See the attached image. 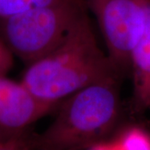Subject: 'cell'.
<instances>
[{
    "label": "cell",
    "mask_w": 150,
    "mask_h": 150,
    "mask_svg": "<svg viewBox=\"0 0 150 150\" xmlns=\"http://www.w3.org/2000/svg\"><path fill=\"white\" fill-rule=\"evenodd\" d=\"M59 0H0V18L13 16Z\"/></svg>",
    "instance_id": "cell-8"
},
{
    "label": "cell",
    "mask_w": 150,
    "mask_h": 150,
    "mask_svg": "<svg viewBox=\"0 0 150 150\" xmlns=\"http://www.w3.org/2000/svg\"><path fill=\"white\" fill-rule=\"evenodd\" d=\"M4 141H5V140H3V139H2V138L0 137V145L3 144V142H4Z\"/></svg>",
    "instance_id": "cell-12"
},
{
    "label": "cell",
    "mask_w": 150,
    "mask_h": 150,
    "mask_svg": "<svg viewBox=\"0 0 150 150\" xmlns=\"http://www.w3.org/2000/svg\"><path fill=\"white\" fill-rule=\"evenodd\" d=\"M0 150H36L35 135L29 129L4 141L0 145Z\"/></svg>",
    "instance_id": "cell-9"
},
{
    "label": "cell",
    "mask_w": 150,
    "mask_h": 150,
    "mask_svg": "<svg viewBox=\"0 0 150 150\" xmlns=\"http://www.w3.org/2000/svg\"><path fill=\"white\" fill-rule=\"evenodd\" d=\"M87 150H117L115 146L112 143V139H108L102 141L98 144H96L91 148L88 149Z\"/></svg>",
    "instance_id": "cell-11"
},
{
    "label": "cell",
    "mask_w": 150,
    "mask_h": 150,
    "mask_svg": "<svg viewBox=\"0 0 150 150\" xmlns=\"http://www.w3.org/2000/svg\"><path fill=\"white\" fill-rule=\"evenodd\" d=\"M82 1L96 18L117 73L130 72V55L144 30L149 0Z\"/></svg>",
    "instance_id": "cell-4"
},
{
    "label": "cell",
    "mask_w": 150,
    "mask_h": 150,
    "mask_svg": "<svg viewBox=\"0 0 150 150\" xmlns=\"http://www.w3.org/2000/svg\"><path fill=\"white\" fill-rule=\"evenodd\" d=\"M134 104L137 111L150 108V0L148 2L144 30L130 55Z\"/></svg>",
    "instance_id": "cell-6"
},
{
    "label": "cell",
    "mask_w": 150,
    "mask_h": 150,
    "mask_svg": "<svg viewBox=\"0 0 150 150\" xmlns=\"http://www.w3.org/2000/svg\"><path fill=\"white\" fill-rule=\"evenodd\" d=\"M86 10L82 0H59L0 18V37L28 65L55 48Z\"/></svg>",
    "instance_id": "cell-3"
},
{
    "label": "cell",
    "mask_w": 150,
    "mask_h": 150,
    "mask_svg": "<svg viewBox=\"0 0 150 150\" xmlns=\"http://www.w3.org/2000/svg\"><path fill=\"white\" fill-rule=\"evenodd\" d=\"M117 150H150V134L139 127H130L112 139Z\"/></svg>",
    "instance_id": "cell-7"
},
{
    "label": "cell",
    "mask_w": 150,
    "mask_h": 150,
    "mask_svg": "<svg viewBox=\"0 0 150 150\" xmlns=\"http://www.w3.org/2000/svg\"><path fill=\"white\" fill-rule=\"evenodd\" d=\"M54 107L39 100L23 84L0 74V137L3 140L23 134Z\"/></svg>",
    "instance_id": "cell-5"
},
{
    "label": "cell",
    "mask_w": 150,
    "mask_h": 150,
    "mask_svg": "<svg viewBox=\"0 0 150 150\" xmlns=\"http://www.w3.org/2000/svg\"><path fill=\"white\" fill-rule=\"evenodd\" d=\"M13 64V55L0 37V74H7Z\"/></svg>",
    "instance_id": "cell-10"
},
{
    "label": "cell",
    "mask_w": 150,
    "mask_h": 150,
    "mask_svg": "<svg viewBox=\"0 0 150 150\" xmlns=\"http://www.w3.org/2000/svg\"><path fill=\"white\" fill-rule=\"evenodd\" d=\"M88 9L60 43L27 65L21 81L42 102L59 103L87 86L118 75L100 48Z\"/></svg>",
    "instance_id": "cell-1"
},
{
    "label": "cell",
    "mask_w": 150,
    "mask_h": 150,
    "mask_svg": "<svg viewBox=\"0 0 150 150\" xmlns=\"http://www.w3.org/2000/svg\"><path fill=\"white\" fill-rule=\"evenodd\" d=\"M119 79L108 77L63 100L54 121L35 135V149L87 150L109 139L120 112Z\"/></svg>",
    "instance_id": "cell-2"
}]
</instances>
